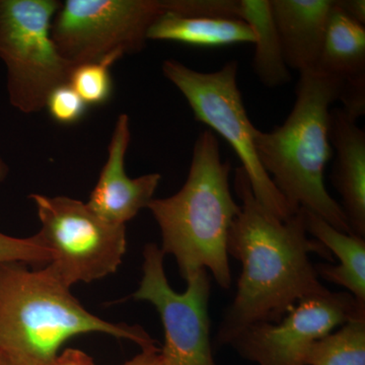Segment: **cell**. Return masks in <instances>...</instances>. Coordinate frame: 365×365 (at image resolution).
<instances>
[{
  "mask_svg": "<svg viewBox=\"0 0 365 365\" xmlns=\"http://www.w3.org/2000/svg\"><path fill=\"white\" fill-rule=\"evenodd\" d=\"M235 190L242 204L228 232L227 254L242 264V274L218 330L220 344H230L252 324L277 323L302 300L328 294L309 255L333 262L307 234L302 209L287 220L269 212L255 198L242 167L235 170Z\"/></svg>",
  "mask_w": 365,
  "mask_h": 365,
  "instance_id": "obj_1",
  "label": "cell"
},
{
  "mask_svg": "<svg viewBox=\"0 0 365 365\" xmlns=\"http://www.w3.org/2000/svg\"><path fill=\"white\" fill-rule=\"evenodd\" d=\"M345 81L318 71L300 72L292 112L272 131L257 129L255 148L263 169L289 207L319 215L352 234L344 211L330 194L324 173L334 150L329 138L331 105L341 101Z\"/></svg>",
  "mask_w": 365,
  "mask_h": 365,
  "instance_id": "obj_2",
  "label": "cell"
},
{
  "mask_svg": "<svg viewBox=\"0 0 365 365\" xmlns=\"http://www.w3.org/2000/svg\"><path fill=\"white\" fill-rule=\"evenodd\" d=\"M93 333L131 341L141 350L158 347L141 327L91 314L45 267L0 263V352L21 365H49L69 340Z\"/></svg>",
  "mask_w": 365,
  "mask_h": 365,
  "instance_id": "obj_3",
  "label": "cell"
},
{
  "mask_svg": "<svg viewBox=\"0 0 365 365\" xmlns=\"http://www.w3.org/2000/svg\"><path fill=\"white\" fill-rule=\"evenodd\" d=\"M230 174L215 133L201 132L184 186L148 206L162 232L160 250L176 259L182 277L206 270L223 289L232 284L228 232L241 210L230 192Z\"/></svg>",
  "mask_w": 365,
  "mask_h": 365,
  "instance_id": "obj_4",
  "label": "cell"
},
{
  "mask_svg": "<svg viewBox=\"0 0 365 365\" xmlns=\"http://www.w3.org/2000/svg\"><path fill=\"white\" fill-rule=\"evenodd\" d=\"M237 60H230L220 71L207 73L189 68L175 59L165 60L163 63V76L181 91L197 121L220 134L237 153L255 198L276 217L287 220L295 212L276 188L257 155V128L247 114L237 86Z\"/></svg>",
  "mask_w": 365,
  "mask_h": 365,
  "instance_id": "obj_5",
  "label": "cell"
},
{
  "mask_svg": "<svg viewBox=\"0 0 365 365\" xmlns=\"http://www.w3.org/2000/svg\"><path fill=\"white\" fill-rule=\"evenodd\" d=\"M58 0H0V59L7 71L9 103L33 114L45 109L55 88L67 85L74 67L53 42Z\"/></svg>",
  "mask_w": 365,
  "mask_h": 365,
  "instance_id": "obj_6",
  "label": "cell"
},
{
  "mask_svg": "<svg viewBox=\"0 0 365 365\" xmlns=\"http://www.w3.org/2000/svg\"><path fill=\"white\" fill-rule=\"evenodd\" d=\"M41 228L40 242L50 253L43 266L68 288L117 272L126 253V225L101 220L88 204L66 196L32 194Z\"/></svg>",
  "mask_w": 365,
  "mask_h": 365,
  "instance_id": "obj_7",
  "label": "cell"
},
{
  "mask_svg": "<svg viewBox=\"0 0 365 365\" xmlns=\"http://www.w3.org/2000/svg\"><path fill=\"white\" fill-rule=\"evenodd\" d=\"M170 0H67L51 35L59 54L76 67L143 51L153 24L170 13Z\"/></svg>",
  "mask_w": 365,
  "mask_h": 365,
  "instance_id": "obj_8",
  "label": "cell"
},
{
  "mask_svg": "<svg viewBox=\"0 0 365 365\" xmlns=\"http://www.w3.org/2000/svg\"><path fill=\"white\" fill-rule=\"evenodd\" d=\"M165 255L155 244L143 250V278L132 297L153 304L165 332L160 354L168 365H216L210 341L208 306L211 282L207 271L187 278L184 292L170 287Z\"/></svg>",
  "mask_w": 365,
  "mask_h": 365,
  "instance_id": "obj_9",
  "label": "cell"
},
{
  "mask_svg": "<svg viewBox=\"0 0 365 365\" xmlns=\"http://www.w3.org/2000/svg\"><path fill=\"white\" fill-rule=\"evenodd\" d=\"M365 316V306L347 292L302 300L277 323L259 322L237 334L230 345L257 365H306L316 341Z\"/></svg>",
  "mask_w": 365,
  "mask_h": 365,
  "instance_id": "obj_10",
  "label": "cell"
},
{
  "mask_svg": "<svg viewBox=\"0 0 365 365\" xmlns=\"http://www.w3.org/2000/svg\"><path fill=\"white\" fill-rule=\"evenodd\" d=\"M130 139L128 115L121 114L110 141L107 162L86 202L101 220L113 225H126L139 211L148 208L162 180L158 173L135 179L128 177L125 158Z\"/></svg>",
  "mask_w": 365,
  "mask_h": 365,
  "instance_id": "obj_11",
  "label": "cell"
},
{
  "mask_svg": "<svg viewBox=\"0 0 365 365\" xmlns=\"http://www.w3.org/2000/svg\"><path fill=\"white\" fill-rule=\"evenodd\" d=\"M343 108L331 110L329 138L336 158L332 184L353 235H365V132Z\"/></svg>",
  "mask_w": 365,
  "mask_h": 365,
  "instance_id": "obj_12",
  "label": "cell"
},
{
  "mask_svg": "<svg viewBox=\"0 0 365 365\" xmlns=\"http://www.w3.org/2000/svg\"><path fill=\"white\" fill-rule=\"evenodd\" d=\"M270 6L288 68L316 69L335 0H270Z\"/></svg>",
  "mask_w": 365,
  "mask_h": 365,
  "instance_id": "obj_13",
  "label": "cell"
},
{
  "mask_svg": "<svg viewBox=\"0 0 365 365\" xmlns=\"http://www.w3.org/2000/svg\"><path fill=\"white\" fill-rule=\"evenodd\" d=\"M346 83L341 102L353 114L365 112V26L334 6L316 69Z\"/></svg>",
  "mask_w": 365,
  "mask_h": 365,
  "instance_id": "obj_14",
  "label": "cell"
},
{
  "mask_svg": "<svg viewBox=\"0 0 365 365\" xmlns=\"http://www.w3.org/2000/svg\"><path fill=\"white\" fill-rule=\"evenodd\" d=\"M302 209V208H300ZM307 234L321 242L339 260V265H314L322 279L345 288L359 304L365 306V241L364 237L345 234L311 211L302 209Z\"/></svg>",
  "mask_w": 365,
  "mask_h": 365,
  "instance_id": "obj_15",
  "label": "cell"
},
{
  "mask_svg": "<svg viewBox=\"0 0 365 365\" xmlns=\"http://www.w3.org/2000/svg\"><path fill=\"white\" fill-rule=\"evenodd\" d=\"M148 40L172 41L195 47H225L242 43L254 44L256 38L251 26L239 19L165 13L150 26Z\"/></svg>",
  "mask_w": 365,
  "mask_h": 365,
  "instance_id": "obj_16",
  "label": "cell"
},
{
  "mask_svg": "<svg viewBox=\"0 0 365 365\" xmlns=\"http://www.w3.org/2000/svg\"><path fill=\"white\" fill-rule=\"evenodd\" d=\"M240 20L251 26L256 38L253 68L262 85L274 88L289 83L292 74L274 23L270 0H240Z\"/></svg>",
  "mask_w": 365,
  "mask_h": 365,
  "instance_id": "obj_17",
  "label": "cell"
},
{
  "mask_svg": "<svg viewBox=\"0 0 365 365\" xmlns=\"http://www.w3.org/2000/svg\"><path fill=\"white\" fill-rule=\"evenodd\" d=\"M306 365H365V316L349 319L316 341Z\"/></svg>",
  "mask_w": 365,
  "mask_h": 365,
  "instance_id": "obj_18",
  "label": "cell"
},
{
  "mask_svg": "<svg viewBox=\"0 0 365 365\" xmlns=\"http://www.w3.org/2000/svg\"><path fill=\"white\" fill-rule=\"evenodd\" d=\"M118 60L117 57H107L98 62L74 67L69 85L86 105H103L110 100L113 91L110 68Z\"/></svg>",
  "mask_w": 365,
  "mask_h": 365,
  "instance_id": "obj_19",
  "label": "cell"
},
{
  "mask_svg": "<svg viewBox=\"0 0 365 365\" xmlns=\"http://www.w3.org/2000/svg\"><path fill=\"white\" fill-rule=\"evenodd\" d=\"M50 253L37 235L16 237L0 232V263L21 262L28 265H47Z\"/></svg>",
  "mask_w": 365,
  "mask_h": 365,
  "instance_id": "obj_20",
  "label": "cell"
},
{
  "mask_svg": "<svg viewBox=\"0 0 365 365\" xmlns=\"http://www.w3.org/2000/svg\"><path fill=\"white\" fill-rule=\"evenodd\" d=\"M46 108L55 121L68 125L76 123L85 116L88 105L67 83L58 86L50 93Z\"/></svg>",
  "mask_w": 365,
  "mask_h": 365,
  "instance_id": "obj_21",
  "label": "cell"
},
{
  "mask_svg": "<svg viewBox=\"0 0 365 365\" xmlns=\"http://www.w3.org/2000/svg\"><path fill=\"white\" fill-rule=\"evenodd\" d=\"M170 9L180 16L240 20L239 0H170Z\"/></svg>",
  "mask_w": 365,
  "mask_h": 365,
  "instance_id": "obj_22",
  "label": "cell"
},
{
  "mask_svg": "<svg viewBox=\"0 0 365 365\" xmlns=\"http://www.w3.org/2000/svg\"><path fill=\"white\" fill-rule=\"evenodd\" d=\"M49 365H97L88 353L74 348H66Z\"/></svg>",
  "mask_w": 365,
  "mask_h": 365,
  "instance_id": "obj_23",
  "label": "cell"
},
{
  "mask_svg": "<svg viewBox=\"0 0 365 365\" xmlns=\"http://www.w3.org/2000/svg\"><path fill=\"white\" fill-rule=\"evenodd\" d=\"M335 4L348 18L365 25L364 0H335Z\"/></svg>",
  "mask_w": 365,
  "mask_h": 365,
  "instance_id": "obj_24",
  "label": "cell"
},
{
  "mask_svg": "<svg viewBox=\"0 0 365 365\" xmlns=\"http://www.w3.org/2000/svg\"><path fill=\"white\" fill-rule=\"evenodd\" d=\"M121 365H168L163 355L160 354V348L141 350L140 353L127 360Z\"/></svg>",
  "mask_w": 365,
  "mask_h": 365,
  "instance_id": "obj_25",
  "label": "cell"
},
{
  "mask_svg": "<svg viewBox=\"0 0 365 365\" xmlns=\"http://www.w3.org/2000/svg\"><path fill=\"white\" fill-rule=\"evenodd\" d=\"M9 165L0 158V182H4L6 179L7 176H9Z\"/></svg>",
  "mask_w": 365,
  "mask_h": 365,
  "instance_id": "obj_26",
  "label": "cell"
},
{
  "mask_svg": "<svg viewBox=\"0 0 365 365\" xmlns=\"http://www.w3.org/2000/svg\"><path fill=\"white\" fill-rule=\"evenodd\" d=\"M0 365H21L19 364L18 362L14 361V359H11V357L7 356V355L4 354V353L0 352Z\"/></svg>",
  "mask_w": 365,
  "mask_h": 365,
  "instance_id": "obj_27",
  "label": "cell"
}]
</instances>
